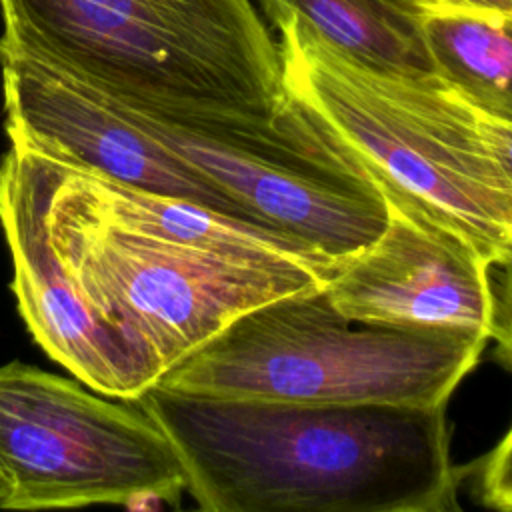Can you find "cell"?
I'll return each mask as SVG.
<instances>
[{
    "label": "cell",
    "mask_w": 512,
    "mask_h": 512,
    "mask_svg": "<svg viewBox=\"0 0 512 512\" xmlns=\"http://www.w3.org/2000/svg\"><path fill=\"white\" fill-rule=\"evenodd\" d=\"M138 404L206 512L458 510L446 406L300 404L156 382Z\"/></svg>",
    "instance_id": "obj_1"
},
{
    "label": "cell",
    "mask_w": 512,
    "mask_h": 512,
    "mask_svg": "<svg viewBox=\"0 0 512 512\" xmlns=\"http://www.w3.org/2000/svg\"><path fill=\"white\" fill-rule=\"evenodd\" d=\"M280 32L286 94L386 200L414 210L496 266L512 250V190L478 114L436 76L368 68L306 26Z\"/></svg>",
    "instance_id": "obj_2"
},
{
    "label": "cell",
    "mask_w": 512,
    "mask_h": 512,
    "mask_svg": "<svg viewBox=\"0 0 512 512\" xmlns=\"http://www.w3.org/2000/svg\"><path fill=\"white\" fill-rule=\"evenodd\" d=\"M2 40L126 104L274 114L280 48L250 0H0Z\"/></svg>",
    "instance_id": "obj_3"
},
{
    "label": "cell",
    "mask_w": 512,
    "mask_h": 512,
    "mask_svg": "<svg viewBox=\"0 0 512 512\" xmlns=\"http://www.w3.org/2000/svg\"><path fill=\"white\" fill-rule=\"evenodd\" d=\"M486 338L352 320L324 288L256 306L158 380L210 396L446 406Z\"/></svg>",
    "instance_id": "obj_4"
},
{
    "label": "cell",
    "mask_w": 512,
    "mask_h": 512,
    "mask_svg": "<svg viewBox=\"0 0 512 512\" xmlns=\"http://www.w3.org/2000/svg\"><path fill=\"white\" fill-rule=\"evenodd\" d=\"M36 158L54 248L96 310L162 374L244 312L326 286L330 270L198 250L122 226L86 202L50 158Z\"/></svg>",
    "instance_id": "obj_5"
},
{
    "label": "cell",
    "mask_w": 512,
    "mask_h": 512,
    "mask_svg": "<svg viewBox=\"0 0 512 512\" xmlns=\"http://www.w3.org/2000/svg\"><path fill=\"white\" fill-rule=\"evenodd\" d=\"M174 448L134 402L24 362L0 366V508L178 506Z\"/></svg>",
    "instance_id": "obj_6"
},
{
    "label": "cell",
    "mask_w": 512,
    "mask_h": 512,
    "mask_svg": "<svg viewBox=\"0 0 512 512\" xmlns=\"http://www.w3.org/2000/svg\"><path fill=\"white\" fill-rule=\"evenodd\" d=\"M118 102L250 218L334 264L386 226L382 192L322 138L288 94L274 114L166 112Z\"/></svg>",
    "instance_id": "obj_7"
},
{
    "label": "cell",
    "mask_w": 512,
    "mask_h": 512,
    "mask_svg": "<svg viewBox=\"0 0 512 512\" xmlns=\"http://www.w3.org/2000/svg\"><path fill=\"white\" fill-rule=\"evenodd\" d=\"M0 74L4 128L12 146L102 180L186 198L256 222L112 96L2 38Z\"/></svg>",
    "instance_id": "obj_8"
},
{
    "label": "cell",
    "mask_w": 512,
    "mask_h": 512,
    "mask_svg": "<svg viewBox=\"0 0 512 512\" xmlns=\"http://www.w3.org/2000/svg\"><path fill=\"white\" fill-rule=\"evenodd\" d=\"M0 228L18 314L56 364L84 386L128 402L162 378L160 364L96 310L60 258L38 158L12 144L0 162Z\"/></svg>",
    "instance_id": "obj_9"
},
{
    "label": "cell",
    "mask_w": 512,
    "mask_h": 512,
    "mask_svg": "<svg viewBox=\"0 0 512 512\" xmlns=\"http://www.w3.org/2000/svg\"><path fill=\"white\" fill-rule=\"evenodd\" d=\"M386 206L378 238L330 272L324 292L334 308L366 324L488 340L492 266L444 226L390 200Z\"/></svg>",
    "instance_id": "obj_10"
},
{
    "label": "cell",
    "mask_w": 512,
    "mask_h": 512,
    "mask_svg": "<svg viewBox=\"0 0 512 512\" xmlns=\"http://www.w3.org/2000/svg\"><path fill=\"white\" fill-rule=\"evenodd\" d=\"M54 164L62 178L100 214L132 230L228 256L292 260L330 272L336 266L268 226L234 218L186 198L122 186L60 162Z\"/></svg>",
    "instance_id": "obj_11"
},
{
    "label": "cell",
    "mask_w": 512,
    "mask_h": 512,
    "mask_svg": "<svg viewBox=\"0 0 512 512\" xmlns=\"http://www.w3.org/2000/svg\"><path fill=\"white\" fill-rule=\"evenodd\" d=\"M278 28L294 20L368 68L432 78L424 22L430 0H258Z\"/></svg>",
    "instance_id": "obj_12"
},
{
    "label": "cell",
    "mask_w": 512,
    "mask_h": 512,
    "mask_svg": "<svg viewBox=\"0 0 512 512\" xmlns=\"http://www.w3.org/2000/svg\"><path fill=\"white\" fill-rule=\"evenodd\" d=\"M424 38L446 88L476 114L512 124V14L432 8Z\"/></svg>",
    "instance_id": "obj_13"
},
{
    "label": "cell",
    "mask_w": 512,
    "mask_h": 512,
    "mask_svg": "<svg viewBox=\"0 0 512 512\" xmlns=\"http://www.w3.org/2000/svg\"><path fill=\"white\" fill-rule=\"evenodd\" d=\"M480 498L490 508L512 512V426L482 464Z\"/></svg>",
    "instance_id": "obj_14"
},
{
    "label": "cell",
    "mask_w": 512,
    "mask_h": 512,
    "mask_svg": "<svg viewBox=\"0 0 512 512\" xmlns=\"http://www.w3.org/2000/svg\"><path fill=\"white\" fill-rule=\"evenodd\" d=\"M496 266L500 268V274L496 284H492L494 306L490 338L496 340V350L502 362L512 368V250Z\"/></svg>",
    "instance_id": "obj_15"
},
{
    "label": "cell",
    "mask_w": 512,
    "mask_h": 512,
    "mask_svg": "<svg viewBox=\"0 0 512 512\" xmlns=\"http://www.w3.org/2000/svg\"><path fill=\"white\" fill-rule=\"evenodd\" d=\"M480 134L512 190V124L478 114Z\"/></svg>",
    "instance_id": "obj_16"
},
{
    "label": "cell",
    "mask_w": 512,
    "mask_h": 512,
    "mask_svg": "<svg viewBox=\"0 0 512 512\" xmlns=\"http://www.w3.org/2000/svg\"><path fill=\"white\" fill-rule=\"evenodd\" d=\"M434 8L474 14H512V0H430Z\"/></svg>",
    "instance_id": "obj_17"
}]
</instances>
